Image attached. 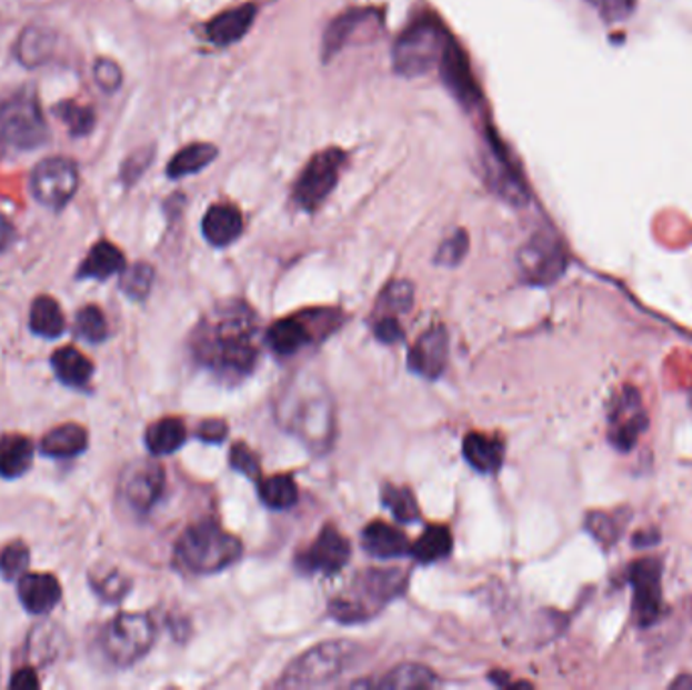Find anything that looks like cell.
<instances>
[{
	"instance_id": "6da1fadb",
	"label": "cell",
	"mask_w": 692,
	"mask_h": 690,
	"mask_svg": "<svg viewBox=\"0 0 692 690\" xmlns=\"http://www.w3.org/2000/svg\"><path fill=\"white\" fill-rule=\"evenodd\" d=\"M258 317L251 306L241 300L217 304L191 339V352L207 371L228 383H239L253 371L260 344H258Z\"/></svg>"
},
{
	"instance_id": "7a4b0ae2",
	"label": "cell",
	"mask_w": 692,
	"mask_h": 690,
	"mask_svg": "<svg viewBox=\"0 0 692 690\" xmlns=\"http://www.w3.org/2000/svg\"><path fill=\"white\" fill-rule=\"evenodd\" d=\"M278 423L310 452L327 453L337 436V409L327 386L310 373L295 374L275 401Z\"/></svg>"
},
{
	"instance_id": "3957f363",
	"label": "cell",
	"mask_w": 692,
	"mask_h": 690,
	"mask_svg": "<svg viewBox=\"0 0 692 690\" xmlns=\"http://www.w3.org/2000/svg\"><path fill=\"white\" fill-rule=\"evenodd\" d=\"M405 586L408 578L399 569H367L354 578L351 588L330 601L329 611L339 622H364L401 596Z\"/></svg>"
},
{
	"instance_id": "277c9868",
	"label": "cell",
	"mask_w": 692,
	"mask_h": 690,
	"mask_svg": "<svg viewBox=\"0 0 692 690\" xmlns=\"http://www.w3.org/2000/svg\"><path fill=\"white\" fill-rule=\"evenodd\" d=\"M243 553L238 537L223 531L215 521H201L182 532L174 554L177 563L194 576H211L233 566Z\"/></svg>"
},
{
	"instance_id": "5b68a950",
	"label": "cell",
	"mask_w": 692,
	"mask_h": 690,
	"mask_svg": "<svg viewBox=\"0 0 692 690\" xmlns=\"http://www.w3.org/2000/svg\"><path fill=\"white\" fill-rule=\"evenodd\" d=\"M361 654V648L349 640L324 642L295 658L285 668L278 687L282 689H312L329 684L339 679L347 668H351Z\"/></svg>"
},
{
	"instance_id": "8992f818",
	"label": "cell",
	"mask_w": 692,
	"mask_h": 690,
	"mask_svg": "<svg viewBox=\"0 0 692 690\" xmlns=\"http://www.w3.org/2000/svg\"><path fill=\"white\" fill-rule=\"evenodd\" d=\"M452 37L435 19H418L399 34L393 46V69L403 78H420L440 66L443 49Z\"/></svg>"
},
{
	"instance_id": "52a82bcc",
	"label": "cell",
	"mask_w": 692,
	"mask_h": 690,
	"mask_svg": "<svg viewBox=\"0 0 692 690\" xmlns=\"http://www.w3.org/2000/svg\"><path fill=\"white\" fill-rule=\"evenodd\" d=\"M49 138L46 118L31 96L0 100V159L43 147Z\"/></svg>"
},
{
	"instance_id": "ba28073f",
	"label": "cell",
	"mask_w": 692,
	"mask_h": 690,
	"mask_svg": "<svg viewBox=\"0 0 692 690\" xmlns=\"http://www.w3.org/2000/svg\"><path fill=\"white\" fill-rule=\"evenodd\" d=\"M100 642L116 667H132L154 644V623L144 613H120L103 628Z\"/></svg>"
},
{
	"instance_id": "9c48e42d",
	"label": "cell",
	"mask_w": 692,
	"mask_h": 690,
	"mask_svg": "<svg viewBox=\"0 0 692 690\" xmlns=\"http://www.w3.org/2000/svg\"><path fill=\"white\" fill-rule=\"evenodd\" d=\"M347 154L341 148H327L314 154L294 184V201L304 211H317L337 189Z\"/></svg>"
},
{
	"instance_id": "30bf717a",
	"label": "cell",
	"mask_w": 692,
	"mask_h": 690,
	"mask_svg": "<svg viewBox=\"0 0 692 690\" xmlns=\"http://www.w3.org/2000/svg\"><path fill=\"white\" fill-rule=\"evenodd\" d=\"M519 270L533 286L556 282L568 270V253L551 231H539L519 251Z\"/></svg>"
},
{
	"instance_id": "8fae6325",
	"label": "cell",
	"mask_w": 692,
	"mask_h": 690,
	"mask_svg": "<svg viewBox=\"0 0 692 690\" xmlns=\"http://www.w3.org/2000/svg\"><path fill=\"white\" fill-rule=\"evenodd\" d=\"M78 187L80 174L76 164L61 157L41 160L31 174L34 199L51 209H63L73 199Z\"/></svg>"
},
{
	"instance_id": "7c38bea8",
	"label": "cell",
	"mask_w": 692,
	"mask_h": 690,
	"mask_svg": "<svg viewBox=\"0 0 692 690\" xmlns=\"http://www.w3.org/2000/svg\"><path fill=\"white\" fill-rule=\"evenodd\" d=\"M610 442L613 448L628 452L634 448L642 431L648 428L646 409L642 397L634 387H625L620 396H615L610 409Z\"/></svg>"
},
{
	"instance_id": "4fadbf2b",
	"label": "cell",
	"mask_w": 692,
	"mask_h": 690,
	"mask_svg": "<svg viewBox=\"0 0 692 690\" xmlns=\"http://www.w3.org/2000/svg\"><path fill=\"white\" fill-rule=\"evenodd\" d=\"M351 559V543L334 527H324L317 541L295 557V567L304 573H339Z\"/></svg>"
},
{
	"instance_id": "5bb4252c",
	"label": "cell",
	"mask_w": 692,
	"mask_h": 690,
	"mask_svg": "<svg viewBox=\"0 0 692 690\" xmlns=\"http://www.w3.org/2000/svg\"><path fill=\"white\" fill-rule=\"evenodd\" d=\"M120 492L126 502L138 510L148 512L152 509L164 492V470L157 462L140 460L137 464L128 466L120 480Z\"/></svg>"
},
{
	"instance_id": "9a60e30c",
	"label": "cell",
	"mask_w": 692,
	"mask_h": 690,
	"mask_svg": "<svg viewBox=\"0 0 692 690\" xmlns=\"http://www.w3.org/2000/svg\"><path fill=\"white\" fill-rule=\"evenodd\" d=\"M381 23L383 19L375 9H351V11L342 12L341 17H337L329 24L322 39L324 59L329 61L332 57L339 56L344 47L361 43L363 39L359 37V33L363 31V33L373 34Z\"/></svg>"
},
{
	"instance_id": "2e32d148",
	"label": "cell",
	"mask_w": 692,
	"mask_h": 690,
	"mask_svg": "<svg viewBox=\"0 0 692 690\" xmlns=\"http://www.w3.org/2000/svg\"><path fill=\"white\" fill-rule=\"evenodd\" d=\"M662 566L659 559H640L630 567V583L634 588V610L642 626L656 622L662 606L660 589Z\"/></svg>"
},
{
	"instance_id": "e0dca14e",
	"label": "cell",
	"mask_w": 692,
	"mask_h": 690,
	"mask_svg": "<svg viewBox=\"0 0 692 690\" xmlns=\"http://www.w3.org/2000/svg\"><path fill=\"white\" fill-rule=\"evenodd\" d=\"M438 68L442 73L445 88L452 91L458 102L474 106L480 100V90H478L474 73L470 69V61L465 57L464 49L458 46L454 39L448 41Z\"/></svg>"
},
{
	"instance_id": "ac0fdd59",
	"label": "cell",
	"mask_w": 692,
	"mask_h": 690,
	"mask_svg": "<svg viewBox=\"0 0 692 690\" xmlns=\"http://www.w3.org/2000/svg\"><path fill=\"white\" fill-rule=\"evenodd\" d=\"M448 362V332L432 327L421 334L409 352V369L425 379H438Z\"/></svg>"
},
{
	"instance_id": "d6986e66",
	"label": "cell",
	"mask_w": 692,
	"mask_h": 690,
	"mask_svg": "<svg viewBox=\"0 0 692 690\" xmlns=\"http://www.w3.org/2000/svg\"><path fill=\"white\" fill-rule=\"evenodd\" d=\"M487 169H489V181L492 189L507 199L512 204H524L529 199L526 187L522 182L519 170L512 167L511 160L507 157V152L502 150L497 138L490 137L489 159H487Z\"/></svg>"
},
{
	"instance_id": "ffe728a7",
	"label": "cell",
	"mask_w": 692,
	"mask_h": 690,
	"mask_svg": "<svg viewBox=\"0 0 692 690\" xmlns=\"http://www.w3.org/2000/svg\"><path fill=\"white\" fill-rule=\"evenodd\" d=\"M255 14H258L255 4H241L238 9H229L217 14L215 19H211V23L207 24L209 41L219 47L238 43L250 31Z\"/></svg>"
},
{
	"instance_id": "44dd1931",
	"label": "cell",
	"mask_w": 692,
	"mask_h": 690,
	"mask_svg": "<svg viewBox=\"0 0 692 690\" xmlns=\"http://www.w3.org/2000/svg\"><path fill=\"white\" fill-rule=\"evenodd\" d=\"M58 43V34L46 24H29L23 33L19 34L14 43V57L24 68L34 69L47 63Z\"/></svg>"
},
{
	"instance_id": "7402d4cb",
	"label": "cell",
	"mask_w": 692,
	"mask_h": 690,
	"mask_svg": "<svg viewBox=\"0 0 692 690\" xmlns=\"http://www.w3.org/2000/svg\"><path fill=\"white\" fill-rule=\"evenodd\" d=\"M203 236L215 248H228L243 233V217L233 204H213L203 217Z\"/></svg>"
},
{
	"instance_id": "603a6c76",
	"label": "cell",
	"mask_w": 692,
	"mask_h": 690,
	"mask_svg": "<svg viewBox=\"0 0 692 690\" xmlns=\"http://www.w3.org/2000/svg\"><path fill=\"white\" fill-rule=\"evenodd\" d=\"M19 600L31 613H47L61 600V586L49 573H24L19 579Z\"/></svg>"
},
{
	"instance_id": "cb8c5ba5",
	"label": "cell",
	"mask_w": 692,
	"mask_h": 690,
	"mask_svg": "<svg viewBox=\"0 0 692 690\" xmlns=\"http://www.w3.org/2000/svg\"><path fill=\"white\" fill-rule=\"evenodd\" d=\"M364 551L377 559H398L409 553V543L405 532L383 521L371 522L361 532Z\"/></svg>"
},
{
	"instance_id": "d4e9b609",
	"label": "cell",
	"mask_w": 692,
	"mask_h": 690,
	"mask_svg": "<svg viewBox=\"0 0 692 690\" xmlns=\"http://www.w3.org/2000/svg\"><path fill=\"white\" fill-rule=\"evenodd\" d=\"M314 339V330L310 329L302 317L282 318L273 322L265 334V342L273 352L290 357L304 349Z\"/></svg>"
},
{
	"instance_id": "484cf974",
	"label": "cell",
	"mask_w": 692,
	"mask_h": 690,
	"mask_svg": "<svg viewBox=\"0 0 692 690\" xmlns=\"http://www.w3.org/2000/svg\"><path fill=\"white\" fill-rule=\"evenodd\" d=\"M464 458L478 472L492 474L504 462V443L499 438L472 431L464 438Z\"/></svg>"
},
{
	"instance_id": "4316f807",
	"label": "cell",
	"mask_w": 692,
	"mask_h": 690,
	"mask_svg": "<svg viewBox=\"0 0 692 690\" xmlns=\"http://www.w3.org/2000/svg\"><path fill=\"white\" fill-rule=\"evenodd\" d=\"M126 260L124 253L116 248L114 243L100 241L90 249L88 258L81 263L78 278L81 280H108L114 273L124 272Z\"/></svg>"
},
{
	"instance_id": "83f0119b",
	"label": "cell",
	"mask_w": 692,
	"mask_h": 690,
	"mask_svg": "<svg viewBox=\"0 0 692 690\" xmlns=\"http://www.w3.org/2000/svg\"><path fill=\"white\" fill-rule=\"evenodd\" d=\"M33 464V443L19 433L0 438V476L19 478Z\"/></svg>"
},
{
	"instance_id": "f1b7e54d",
	"label": "cell",
	"mask_w": 692,
	"mask_h": 690,
	"mask_svg": "<svg viewBox=\"0 0 692 690\" xmlns=\"http://www.w3.org/2000/svg\"><path fill=\"white\" fill-rule=\"evenodd\" d=\"M452 547H454V539H452L450 529L442 524H432L423 531L415 543L411 544L409 554L421 566H432L452 553Z\"/></svg>"
},
{
	"instance_id": "f546056e",
	"label": "cell",
	"mask_w": 692,
	"mask_h": 690,
	"mask_svg": "<svg viewBox=\"0 0 692 690\" xmlns=\"http://www.w3.org/2000/svg\"><path fill=\"white\" fill-rule=\"evenodd\" d=\"M86 448H88V433L78 423L59 426L56 430L49 431L41 442V450L51 458H73L83 452Z\"/></svg>"
},
{
	"instance_id": "4dcf8cb0",
	"label": "cell",
	"mask_w": 692,
	"mask_h": 690,
	"mask_svg": "<svg viewBox=\"0 0 692 690\" xmlns=\"http://www.w3.org/2000/svg\"><path fill=\"white\" fill-rule=\"evenodd\" d=\"M51 364H53V371L58 374L59 381L69 387H83L93 374V364H91L90 359L73 347L59 349L53 354Z\"/></svg>"
},
{
	"instance_id": "1f68e13d",
	"label": "cell",
	"mask_w": 692,
	"mask_h": 690,
	"mask_svg": "<svg viewBox=\"0 0 692 690\" xmlns=\"http://www.w3.org/2000/svg\"><path fill=\"white\" fill-rule=\"evenodd\" d=\"M217 154H219V150L213 144H207V142L189 144L172 157L167 174L177 181V179L189 177L194 172H201L217 159Z\"/></svg>"
},
{
	"instance_id": "d6a6232c",
	"label": "cell",
	"mask_w": 692,
	"mask_h": 690,
	"mask_svg": "<svg viewBox=\"0 0 692 690\" xmlns=\"http://www.w3.org/2000/svg\"><path fill=\"white\" fill-rule=\"evenodd\" d=\"M187 440V428L179 418L159 419L147 431V446L154 456L177 452Z\"/></svg>"
},
{
	"instance_id": "836d02e7",
	"label": "cell",
	"mask_w": 692,
	"mask_h": 690,
	"mask_svg": "<svg viewBox=\"0 0 692 690\" xmlns=\"http://www.w3.org/2000/svg\"><path fill=\"white\" fill-rule=\"evenodd\" d=\"M29 327L34 334L46 337V339H58L59 334H63L66 318L58 302L49 296H39L31 308Z\"/></svg>"
},
{
	"instance_id": "e575fe53",
	"label": "cell",
	"mask_w": 692,
	"mask_h": 690,
	"mask_svg": "<svg viewBox=\"0 0 692 690\" xmlns=\"http://www.w3.org/2000/svg\"><path fill=\"white\" fill-rule=\"evenodd\" d=\"M438 684V679L432 670L421 664H401L389 670L385 677L377 680V689L403 690V689H432Z\"/></svg>"
},
{
	"instance_id": "d590c367",
	"label": "cell",
	"mask_w": 692,
	"mask_h": 690,
	"mask_svg": "<svg viewBox=\"0 0 692 690\" xmlns=\"http://www.w3.org/2000/svg\"><path fill=\"white\" fill-rule=\"evenodd\" d=\"M260 497L261 502L270 509H292L298 502V488H295L292 476H270V478L261 480Z\"/></svg>"
},
{
	"instance_id": "8d00e7d4",
	"label": "cell",
	"mask_w": 692,
	"mask_h": 690,
	"mask_svg": "<svg viewBox=\"0 0 692 690\" xmlns=\"http://www.w3.org/2000/svg\"><path fill=\"white\" fill-rule=\"evenodd\" d=\"M383 504L399 522H413L420 519V507L413 492L405 487L385 484L383 487Z\"/></svg>"
},
{
	"instance_id": "74e56055",
	"label": "cell",
	"mask_w": 692,
	"mask_h": 690,
	"mask_svg": "<svg viewBox=\"0 0 692 690\" xmlns=\"http://www.w3.org/2000/svg\"><path fill=\"white\" fill-rule=\"evenodd\" d=\"M413 306V286L405 280H395L389 283L383 294L379 296L377 310H383L387 314L381 317H395L398 312H408Z\"/></svg>"
},
{
	"instance_id": "f35d334b",
	"label": "cell",
	"mask_w": 692,
	"mask_h": 690,
	"mask_svg": "<svg viewBox=\"0 0 692 690\" xmlns=\"http://www.w3.org/2000/svg\"><path fill=\"white\" fill-rule=\"evenodd\" d=\"M53 112L58 113V118L61 122H66L69 132H71L73 137H86V134H90L91 128L96 124V116H93V112H91L90 108L80 106V103H59V106H56Z\"/></svg>"
},
{
	"instance_id": "ab89813d",
	"label": "cell",
	"mask_w": 692,
	"mask_h": 690,
	"mask_svg": "<svg viewBox=\"0 0 692 690\" xmlns=\"http://www.w3.org/2000/svg\"><path fill=\"white\" fill-rule=\"evenodd\" d=\"M76 334L88 342H102L108 337V322L98 306L81 308L76 317Z\"/></svg>"
},
{
	"instance_id": "60d3db41",
	"label": "cell",
	"mask_w": 692,
	"mask_h": 690,
	"mask_svg": "<svg viewBox=\"0 0 692 690\" xmlns=\"http://www.w3.org/2000/svg\"><path fill=\"white\" fill-rule=\"evenodd\" d=\"M154 282V270L148 263H134L122 273V290L134 300H144Z\"/></svg>"
},
{
	"instance_id": "b9f144b4",
	"label": "cell",
	"mask_w": 692,
	"mask_h": 690,
	"mask_svg": "<svg viewBox=\"0 0 692 690\" xmlns=\"http://www.w3.org/2000/svg\"><path fill=\"white\" fill-rule=\"evenodd\" d=\"M468 248H470L468 233H465L464 229H458V231L445 239L442 246H440V249H438L435 263H438V266H445V268H454L458 263H462L465 253H468Z\"/></svg>"
},
{
	"instance_id": "7bdbcfd3",
	"label": "cell",
	"mask_w": 692,
	"mask_h": 690,
	"mask_svg": "<svg viewBox=\"0 0 692 690\" xmlns=\"http://www.w3.org/2000/svg\"><path fill=\"white\" fill-rule=\"evenodd\" d=\"M29 567V549L23 543H12L0 553V571L7 579H21Z\"/></svg>"
},
{
	"instance_id": "ee69618b",
	"label": "cell",
	"mask_w": 692,
	"mask_h": 690,
	"mask_svg": "<svg viewBox=\"0 0 692 690\" xmlns=\"http://www.w3.org/2000/svg\"><path fill=\"white\" fill-rule=\"evenodd\" d=\"M91 586L93 589L98 591V596L103 598L106 601H120L124 598L126 593H128V589H130V579L124 578V576H120V573H108V576H103V578L93 579L91 581Z\"/></svg>"
},
{
	"instance_id": "f6af8a7d",
	"label": "cell",
	"mask_w": 692,
	"mask_h": 690,
	"mask_svg": "<svg viewBox=\"0 0 692 690\" xmlns=\"http://www.w3.org/2000/svg\"><path fill=\"white\" fill-rule=\"evenodd\" d=\"M93 78L103 91L112 93L122 86V69L112 59H98L93 66Z\"/></svg>"
},
{
	"instance_id": "bcb514c9",
	"label": "cell",
	"mask_w": 692,
	"mask_h": 690,
	"mask_svg": "<svg viewBox=\"0 0 692 690\" xmlns=\"http://www.w3.org/2000/svg\"><path fill=\"white\" fill-rule=\"evenodd\" d=\"M229 462H231V468H235L241 474L250 476V478L260 476V460L245 443H235L231 448Z\"/></svg>"
},
{
	"instance_id": "7dc6e473",
	"label": "cell",
	"mask_w": 692,
	"mask_h": 690,
	"mask_svg": "<svg viewBox=\"0 0 692 690\" xmlns=\"http://www.w3.org/2000/svg\"><path fill=\"white\" fill-rule=\"evenodd\" d=\"M152 157H154V150H150V148H142V150L134 152L122 167V179L126 182H137L142 177V172L148 169Z\"/></svg>"
},
{
	"instance_id": "c3c4849f",
	"label": "cell",
	"mask_w": 692,
	"mask_h": 690,
	"mask_svg": "<svg viewBox=\"0 0 692 690\" xmlns=\"http://www.w3.org/2000/svg\"><path fill=\"white\" fill-rule=\"evenodd\" d=\"M375 337L381 340V342H387V344L403 339V329H401L398 318H375Z\"/></svg>"
},
{
	"instance_id": "681fc988",
	"label": "cell",
	"mask_w": 692,
	"mask_h": 690,
	"mask_svg": "<svg viewBox=\"0 0 692 690\" xmlns=\"http://www.w3.org/2000/svg\"><path fill=\"white\" fill-rule=\"evenodd\" d=\"M228 436V423L223 419H207L199 426V438L209 443H219Z\"/></svg>"
},
{
	"instance_id": "f907efd6",
	"label": "cell",
	"mask_w": 692,
	"mask_h": 690,
	"mask_svg": "<svg viewBox=\"0 0 692 690\" xmlns=\"http://www.w3.org/2000/svg\"><path fill=\"white\" fill-rule=\"evenodd\" d=\"M610 19H622L632 11L635 0H591Z\"/></svg>"
},
{
	"instance_id": "816d5d0a",
	"label": "cell",
	"mask_w": 692,
	"mask_h": 690,
	"mask_svg": "<svg viewBox=\"0 0 692 690\" xmlns=\"http://www.w3.org/2000/svg\"><path fill=\"white\" fill-rule=\"evenodd\" d=\"M11 687L12 689H34L39 687V680L31 668H23L12 677Z\"/></svg>"
},
{
	"instance_id": "f5cc1de1",
	"label": "cell",
	"mask_w": 692,
	"mask_h": 690,
	"mask_svg": "<svg viewBox=\"0 0 692 690\" xmlns=\"http://www.w3.org/2000/svg\"><path fill=\"white\" fill-rule=\"evenodd\" d=\"M12 239H14V229L4 217L0 216V251L11 246Z\"/></svg>"
},
{
	"instance_id": "db71d44e",
	"label": "cell",
	"mask_w": 692,
	"mask_h": 690,
	"mask_svg": "<svg viewBox=\"0 0 692 690\" xmlns=\"http://www.w3.org/2000/svg\"><path fill=\"white\" fill-rule=\"evenodd\" d=\"M692 689V677H681L679 680L672 682V689Z\"/></svg>"
}]
</instances>
